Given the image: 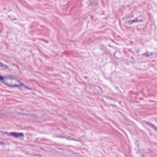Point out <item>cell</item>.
Instances as JSON below:
<instances>
[{
    "instance_id": "obj_1",
    "label": "cell",
    "mask_w": 157,
    "mask_h": 157,
    "mask_svg": "<svg viewBox=\"0 0 157 157\" xmlns=\"http://www.w3.org/2000/svg\"><path fill=\"white\" fill-rule=\"evenodd\" d=\"M1 80L3 83L10 87H20L23 85L18 79L12 76H1Z\"/></svg>"
},
{
    "instance_id": "obj_2",
    "label": "cell",
    "mask_w": 157,
    "mask_h": 157,
    "mask_svg": "<svg viewBox=\"0 0 157 157\" xmlns=\"http://www.w3.org/2000/svg\"><path fill=\"white\" fill-rule=\"evenodd\" d=\"M9 134L15 137H21L23 136V134L18 133V132H11Z\"/></svg>"
}]
</instances>
